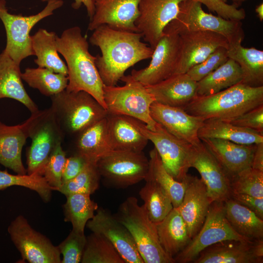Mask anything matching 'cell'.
Here are the masks:
<instances>
[{"label": "cell", "mask_w": 263, "mask_h": 263, "mask_svg": "<svg viewBox=\"0 0 263 263\" xmlns=\"http://www.w3.org/2000/svg\"><path fill=\"white\" fill-rule=\"evenodd\" d=\"M141 33L115 30L101 25L93 31L89 41L101 55L95 64L106 86H116L126 71L138 62L151 58L153 49L141 41Z\"/></svg>", "instance_id": "cell-1"}, {"label": "cell", "mask_w": 263, "mask_h": 263, "mask_svg": "<svg viewBox=\"0 0 263 263\" xmlns=\"http://www.w3.org/2000/svg\"><path fill=\"white\" fill-rule=\"evenodd\" d=\"M56 44L66 62L68 83L66 90L86 92L106 109L96 57L89 52L88 41L80 28L75 26L64 30L60 37L56 36Z\"/></svg>", "instance_id": "cell-2"}, {"label": "cell", "mask_w": 263, "mask_h": 263, "mask_svg": "<svg viewBox=\"0 0 263 263\" xmlns=\"http://www.w3.org/2000/svg\"><path fill=\"white\" fill-rule=\"evenodd\" d=\"M261 105L263 86L253 87L240 82L213 94L197 96L182 109L205 119L230 122Z\"/></svg>", "instance_id": "cell-3"}, {"label": "cell", "mask_w": 263, "mask_h": 263, "mask_svg": "<svg viewBox=\"0 0 263 263\" xmlns=\"http://www.w3.org/2000/svg\"><path fill=\"white\" fill-rule=\"evenodd\" d=\"M114 216L130 232L144 263H175L162 247L156 224L150 219L144 205H139L136 198H127Z\"/></svg>", "instance_id": "cell-4"}, {"label": "cell", "mask_w": 263, "mask_h": 263, "mask_svg": "<svg viewBox=\"0 0 263 263\" xmlns=\"http://www.w3.org/2000/svg\"><path fill=\"white\" fill-rule=\"evenodd\" d=\"M22 123L31 139L27 151V174L42 176L50 155L62 143L64 133L50 107L31 113Z\"/></svg>", "instance_id": "cell-5"}, {"label": "cell", "mask_w": 263, "mask_h": 263, "mask_svg": "<svg viewBox=\"0 0 263 263\" xmlns=\"http://www.w3.org/2000/svg\"><path fill=\"white\" fill-rule=\"evenodd\" d=\"M51 106L64 133L79 134L100 120L108 112L92 95L66 89L50 97Z\"/></svg>", "instance_id": "cell-6"}, {"label": "cell", "mask_w": 263, "mask_h": 263, "mask_svg": "<svg viewBox=\"0 0 263 263\" xmlns=\"http://www.w3.org/2000/svg\"><path fill=\"white\" fill-rule=\"evenodd\" d=\"M209 31L224 37L229 44L242 41L244 35L241 21L229 20L205 12L196 0H185L179 5L176 17L163 33L179 35L188 32Z\"/></svg>", "instance_id": "cell-7"}, {"label": "cell", "mask_w": 263, "mask_h": 263, "mask_svg": "<svg viewBox=\"0 0 263 263\" xmlns=\"http://www.w3.org/2000/svg\"><path fill=\"white\" fill-rule=\"evenodd\" d=\"M122 86L104 85L103 97L108 113L128 116L155 130L156 122L150 115V108L155 99L146 87L131 75H124Z\"/></svg>", "instance_id": "cell-8"}, {"label": "cell", "mask_w": 263, "mask_h": 263, "mask_svg": "<svg viewBox=\"0 0 263 263\" xmlns=\"http://www.w3.org/2000/svg\"><path fill=\"white\" fill-rule=\"evenodd\" d=\"M5 0H0V19L6 34V44L3 50L17 64L20 65L25 58L34 56L30 32L42 19L53 14L63 4L62 0H49L40 12L29 16L8 12Z\"/></svg>", "instance_id": "cell-9"}, {"label": "cell", "mask_w": 263, "mask_h": 263, "mask_svg": "<svg viewBox=\"0 0 263 263\" xmlns=\"http://www.w3.org/2000/svg\"><path fill=\"white\" fill-rule=\"evenodd\" d=\"M126 116L154 144L168 172L176 181L182 182L190 168L188 159L193 145L176 137L157 122L155 130L151 131L141 121Z\"/></svg>", "instance_id": "cell-10"}, {"label": "cell", "mask_w": 263, "mask_h": 263, "mask_svg": "<svg viewBox=\"0 0 263 263\" xmlns=\"http://www.w3.org/2000/svg\"><path fill=\"white\" fill-rule=\"evenodd\" d=\"M249 240L231 226L225 213L224 202L211 204L204 223L186 247L174 257L175 263H192L208 246L226 240Z\"/></svg>", "instance_id": "cell-11"}, {"label": "cell", "mask_w": 263, "mask_h": 263, "mask_svg": "<svg viewBox=\"0 0 263 263\" xmlns=\"http://www.w3.org/2000/svg\"><path fill=\"white\" fill-rule=\"evenodd\" d=\"M96 166L101 176L115 187L123 188L145 179L149 159L143 151L113 150L100 158Z\"/></svg>", "instance_id": "cell-12"}, {"label": "cell", "mask_w": 263, "mask_h": 263, "mask_svg": "<svg viewBox=\"0 0 263 263\" xmlns=\"http://www.w3.org/2000/svg\"><path fill=\"white\" fill-rule=\"evenodd\" d=\"M8 231L23 260L31 263H60L57 246L35 230L27 219L19 215L10 224Z\"/></svg>", "instance_id": "cell-13"}, {"label": "cell", "mask_w": 263, "mask_h": 263, "mask_svg": "<svg viewBox=\"0 0 263 263\" xmlns=\"http://www.w3.org/2000/svg\"><path fill=\"white\" fill-rule=\"evenodd\" d=\"M179 51V35L163 33L153 49L149 65L140 70H132L131 75L145 86L157 84L174 74Z\"/></svg>", "instance_id": "cell-14"}, {"label": "cell", "mask_w": 263, "mask_h": 263, "mask_svg": "<svg viewBox=\"0 0 263 263\" xmlns=\"http://www.w3.org/2000/svg\"><path fill=\"white\" fill-rule=\"evenodd\" d=\"M188 162L189 167L199 172L212 202L231 198L230 176L202 141L193 146Z\"/></svg>", "instance_id": "cell-15"}, {"label": "cell", "mask_w": 263, "mask_h": 263, "mask_svg": "<svg viewBox=\"0 0 263 263\" xmlns=\"http://www.w3.org/2000/svg\"><path fill=\"white\" fill-rule=\"evenodd\" d=\"M185 0H140L139 16L135 21L138 32L154 49L165 27L177 16Z\"/></svg>", "instance_id": "cell-16"}, {"label": "cell", "mask_w": 263, "mask_h": 263, "mask_svg": "<svg viewBox=\"0 0 263 263\" xmlns=\"http://www.w3.org/2000/svg\"><path fill=\"white\" fill-rule=\"evenodd\" d=\"M263 239L226 240L202 250L193 263H262Z\"/></svg>", "instance_id": "cell-17"}, {"label": "cell", "mask_w": 263, "mask_h": 263, "mask_svg": "<svg viewBox=\"0 0 263 263\" xmlns=\"http://www.w3.org/2000/svg\"><path fill=\"white\" fill-rule=\"evenodd\" d=\"M86 226L92 232L106 238L125 263H144L129 231L108 210L98 207Z\"/></svg>", "instance_id": "cell-18"}, {"label": "cell", "mask_w": 263, "mask_h": 263, "mask_svg": "<svg viewBox=\"0 0 263 263\" xmlns=\"http://www.w3.org/2000/svg\"><path fill=\"white\" fill-rule=\"evenodd\" d=\"M140 0H95L94 13L88 29L101 25L131 32H139L135 21L139 16Z\"/></svg>", "instance_id": "cell-19"}, {"label": "cell", "mask_w": 263, "mask_h": 263, "mask_svg": "<svg viewBox=\"0 0 263 263\" xmlns=\"http://www.w3.org/2000/svg\"><path fill=\"white\" fill-rule=\"evenodd\" d=\"M180 51L174 75L186 73L201 63L218 48H228L229 43L223 36L213 32L197 31L179 35Z\"/></svg>", "instance_id": "cell-20"}, {"label": "cell", "mask_w": 263, "mask_h": 263, "mask_svg": "<svg viewBox=\"0 0 263 263\" xmlns=\"http://www.w3.org/2000/svg\"><path fill=\"white\" fill-rule=\"evenodd\" d=\"M182 181L185 184V193L177 208L192 239L203 225L212 202L201 178L187 174Z\"/></svg>", "instance_id": "cell-21"}, {"label": "cell", "mask_w": 263, "mask_h": 263, "mask_svg": "<svg viewBox=\"0 0 263 263\" xmlns=\"http://www.w3.org/2000/svg\"><path fill=\"white\" fill-rule=\"evenodd\" d=\"M153 119L170 133L193 146L201 143L198 131L204 118L187 113L182 108L163 105L155 101L150 108Z\"/></svg>", "instance_id": "cell-22"}, {"label": "cell", "mask_w": 263, "mask_h": 263, "mask_svg": "<svg viewBox=\"0 0 263 263\" xmlns=\"http://www.w3.org/2000/svg\"><path fill=\"white\" fill-rule=\"evenodd\" d=\"M200 140L230 178L251 167L256 144H240L218 138Z\"/></svg>", "instance_id": "cell-23"}, {"label": "cell", "mask_w": 263, "mask_h": 263, "mask_svg": "<svg viewBox=\"0 0 263 263\" xmlns=\"http://www.w3.org/2000/svg\"><path fill=\"white\" fill-rule=\"evenodd\" d=\"M146 87L155 102L171 107L182 108L197 96V82L187 73L173 75Z\"/></svg>", "instance_id": "cell-24"}, {"label": "cell", "mask_w": 263, "mask_h": 263, "mask_svg": "<svg viewBox=\"0 0 263 263\" xmlns=\"http://www.w3.org/2000/svg\"><path fill=\"white\" fill-rule=\"evenodd\" d=\"M28 138L23 123L8 126L0 121V164L18 174H26L21 154Z\"/></svg>", "instance_id": "cell-25"}, {"label": "cell", "mask_w": 263, "mask_h": 263, "mask_svg": "<svg viewBox=\"0 0 263 263\" xmlns=\"http://www.w3.org/2000/svg\"><path fill=\"white\" fill-rule=\"evenodd\" d=\"M19 65L3 51L0 54V99L8 98L24 105L31 113L38 111L37 105L25 90Z\"/></svg>", "instance_id": "cell-26"}, {"label": "cell", "mask_w": 263, "mask_h": 263, "mask_svg": "<svg viewBox=\"0 0 263 263\" xmlns=\"http://www.w3.org/2000/svg\"><path fill=\"white\" fill-rule=\"evenodd\" d=\"M107 128L113 150L143 151L149 140L126 115L108 113Z\"/></svg>", "instance_id": "cell-27"}, {"label": "cell", "mask_w": 263, "mask_h": 263, "mask_svg": "<svg viewBox=\"0 0 263 263\" xmlns=\"http://www.w3.org/2000/svg\"><path fill=\"white\" fill-rule=\"evenodd\" d=\"M156 225L162 247L173 259L191 240L187 225L177 207H173L165 218Z\"/></svg>", "instance_id": "cell-28"}, {"label": "cell", "mask_w": 263, "mask_h": 263, "mask_svg": "<svg viewBox=\"0 0 263 263\" xmlns=\"http://www.w3.org/2000/svg\"><path fill=\"white\" fill-rule=\"evenodd\" d=\"M242 42L229 44L227 56L240 67L241 83L253 87L263 86V51L254 47H244Z\"/></svg>", "instance_id": "cell-29"}, {"label": "cell", "mask_w": 263, "mask_h": 263, "mask_svg": "<svg viewBox=\"0 0 263 263\" xmlns=\"http://www.w3.org/2000/svg\"><path fill=\"white\" fill-rule=\"evenodd\" d=\"M76 148L77 153L83 156L89 163L95 165L100 158L113 150L108 133L106 117L78 134Z\"/></svg>", "instance_id": "cell-30"}, {"label": "cell", "mask_w": 263, "mask_h": 263, "mask_svg": "<svg viewBox=\"0 0 263 263\" xmlns=\"http://www.w3.org/2000/svg\"><path fill=\"white\" fill-rule=\"evenodd\" d=\"M198 136L200 139L218 138L244 145L263 142V135L258 132L216 118L205 120Z\"/></svg>", "instance_id": "cell-31"}, {"label": "cell", "mask_w": 263, "mask_h": 263, "mask_svg": "<svg viewBox=\"0 0 263 263\" xmlns=\"http://www.w3.org/2000/svg\"><path fill=\"white\" fill-rule=\"evenodd\" d=\"M54 32L40 28L31 36L32 48L35 63L38 67L49 69L55 73L67 75L66 64L58 55Z\"/></svg>", "instance_id": "cell-32"}, {"label": "cell", "mask_w": 263, "mask_h": 263, "mask_svg": "<svg viewBox=\"0 0 263 263\" xmlns=\"http://www.w3.org/2000/svg\"><path fill=\"white\" fill-rule=\"evenodd\" d=\"M224 204L226 217L238 234L249 240L263 239V219L231 198Z\"/></svg>", "instance_id": "cell-33"}, {"label": "cell", "mask_w": 263, "mask_h": 263, "mask_svg": "<svg viewBox=\"0 0 263 263\" xmlns=\"http://www.w3.org/2000/svg\"><path fill=\"white\" fill-rule=\"evenodd\" d=\"M242 74L238 64L234 60H227L217 69L197 82V96L216 94L242 82Z\"/></svg>", "instance_id": "cell-34"}, {"label": "cell", "mask_w": 263, "mask_h": 263, "mask_svg": "<svg viewBox=\"0 0 263 263\" xmlns=\"http://www.w3.org/2000/svg\"><path fill=\"white\" fill-rule=\"evenodd\" d=\"M66 196V202L63 206L64 221L71 223L73 230L84 233L87 222L94 217L98 206L90 194L74 193Z\"/></svg>", "instance_id": "cell-35"}, {"label": "cell", "mask_w": 263, "mask_h": 263, "mask_svg": "<svg viewBox=\"0 0 263 263\" xmlns=\"http://www.w3.org/2000/svg\"><path fill=\"white\" fill-rule=\"evenodd\" d=\"M21 77L30 87L49 97L65 90L68 83L67 75L39 67L26 68Z\"/></svg>", "instance_id": "cell-36"}, {"label": "cell", "mask_w": 263, "mask_h": 263, "mask_svg": "<svg viewBox=\"0 0 263 263\" xmlns=\"http://www.w3.org/2000/svg\"><path fill=\"white\" fill-rule=\"evenodd\" d=\"M146 183L139 194L144 201L150 219L157 224L163 220L173 208L166 190L154 180L146 177Z\"/></svg>", "instance_id": "cell-37"}, {"label": "cell", "mask_w": 263, "mask_h": 263, "mask_svg": "<svg viewBox=\"0 0 263 263\" xmlns=\"http://www.w3.org/2000/svg\"><path fill=\"white\" fill-rule=\"evenodd\" d=\"M149 156V167L146 177L161 186L170 198L173 207H178L184 195V182L176 181L168 172L154 148L150 151Z\"/></svg>", "instance_id": "cell-38"}, {"label": "cell", "mask_w": 263, "mask_h": 263, "mask_svg": "<svg viewBox=\"0 0 263 263\" xmlns=\"http://www.w3.org/2000/svg\"><path fill=\"white\" fill-rule=\"evenodd\" d=\"M82 263H125L112 243L103 235L92 232L87 237Z\"/></svg>", "instance_id": "cell-39"}, {"label": "cell", "mask_w": 263, "mask_h": 263, "mask_svg": "<svg viewBox=\"0 0 263 263\" xmlns=\"http://www.w3.org/2000/svg\"><path fill=\"white\" fill-rule=\"evenodd\" d=\"M13 186L27 188L38 193L45 203L50 201L53 188L47 183L44 177L38 174H12L6 170H0V190Z\"/></svg>", "instance_id": "cell-40"}, {"label": "cell", "mask_w": 263, "mask_h": 263, "mask_svg": "<svg viewBox=\"0 0 263 263\" xmlns=\"http://www.w3.org/2000/svg\"><path fill=\"white\" fill-rule=\"evenodd\" d=\"M100 177L96 165L88 163L80 173L62 184L56 190L65 196L74 193L91 195L98 188Z\"/></svg>", "instance_id": "cell-41"}, {"label": "cell", "mask_w": 263, "mask_h": 263, "mask_svg": "<svg viewBox=\"0 0 263 263\" xmlns=\"http://www.w3.org/2000/svg\"><path fill=\"white\" fill-rule=\"evenodd\" d=\"M232 194H244L263 198V171L252 167L230 178Z\"/></svg>", "instance_id": "cell-42"}, {"label": "cell", "mask_w": 263, "mask_h": 263, "mask_svg": "<svg viewBox=\"0 0 263 263\" xmlns=\"http://www.w3.org/2000/svg\"><path fill=\"white\" fill-rule=\"evenodd\" d=\"M87 237L84 233L72 230L66 238L58 246L62 255V263H78L81 262Z\"/></svg>", "instance_id": "cell-43"}, {"label": "cell", "mask_w": 263, "mask_h": 263, "mask_svg": "<svg viewBox=\"0 0 263 263\" xmlns=\"http://www.w3.org/2000/svg\"><path fill=\"white\" fill-rule=\"evenodd\" d=\"M66 158L61 144H59L50 155L44 167L42 176L54 190H56L62 185V171Z\"/></svg>", "instance_id": "cell-44"}, {"label": "cell", "mask_w": 263, "mask_h": 263, "mask_svg": "<svg viewBox=\"0 0 263 263\" xmlns=\"http://www.w3.org/2000/svg\"><path fill=\"white\" fill-rule=\"evenodd\" d=\"M226 48L216 49L204 60L191 67L186 73L194 81L198 82L225 63L229 58Z\"/></svg>", "instance_id": "cell-45"}, {"label": "cell", "mask_w": 263, "mask_h": 263, "mask_svg": "<svg viewBox=\"0 0 263 263\" xmlns=\"http://www.w3.org/2000/svg\"><path fill=\"white\" fill-rule=\"evenodd\" d=\"M204 4L208 9L215 12L218 16L224 19L241 21L245 18L244 9H238V6L233 3L229 4L222 0H196Z\"/></svg>", "instance_id": "cell-46"}, {"label": "cell", "mask_w": 263, "mask_h": 263, "mask_svg": "<svg viewBox=\"0 0 263 263\" xmlns=\"http://www.w3.org/2000/svg\"><path fill=\"white\" fill-rule=\"evenodd\" d=\"M229 122L236 126L255 130L263 135V105L245 113Z\"/></svg>", "instance_id": "cell-47"}, {"label": "cell", "mask_w": 263, "mask_h": 263, "mask_svg": "<svg viewBox=\"0 0 263 263\" xmlns=\"http://www.w3.org/2000/svg\"><path fill=\"white\" fill-rule=\"evenodd\" d=\"M89 162L82 155L76 153L66 158L62 175V184L77 176Z\"/></svg>", "instance_id": "cell-48"}, {"label": "cell", "mask_w": 263, "mask_h": 263, "mask_svg": "<svg viewBox=\"0 0 263 263\" xmlns=\"http://www.w3.org/2000/svg\"><path fill=\"white\" fill-rule=\"evenodd\" d=\"M231 198L253 211L259 218L263 219V198L236 193L232 194Z\"/></svg>", "instance_id": "cell-49"}, {"label": "cell", "mask_w": 263, "mask_h": 263, "mask_svg": "<svg viewBox=\"0 0 263 263\" xmlns=\"http://www.w3.org/2000/svg\"><path fill=\"white\" fill-rule=\"evenodd\" d=\"M251 167L263 171V142L256 144Z\"/></svg>", "instance_id": "cell-50"}, {"label": "cell", "mask_w": 263, "mask_h": 263, "mask_svg": "<svg viewBox=\"0 0 263 263\" xmlns=\"http://www.w3.org/2000/svg\"><path fill=\"white\" fill-rule=\"evenodd\" d=\"M41 0L42 1H48L49 0ZM94 2L95 0H74V2L72 4V7L74 9L77 10L83 4L86 8L88 16L91 19L94 13Z\"/></svg>", "instance_id": "cell-51"}, {"label": "cell", "mask_w": 263, "mask_h": 263, "mask_svg": "<svg viewBox=\"0 0 263 263\" xmlns=\"http://www.w3.org/2000/svg\"><path fill=\"white\" fill-rule=\"evenodd\" d=\"M255 12L261 21L263 20V3L258 5L255 8Z\"/></svg>", "instance_id": "cell-52"}, {"label": "cell", "mask_w": 263, "mask_h": 263, "mask_svg": "<svg viewBox=\"0 0 263 263\" xmlns=\"http://www.w3.org/2000/svg\"><path fill=\"white\" fill-rule=\"evenodd\" d=\"M233 2V3L238 6L240 3L243 1L245 0H232Z\"/></svg>", "instance_id": "cell-53"}, {"label": "cell", "mask_w": 263, "mask_h": 263, "mask_svg": "<svg viewBox=\"0 0 263 263\" xmlns=\"http://www.w3.org/2000/svg\"><path fill=\"white\" fill-rule=\"evenodd\" d=\"M224 2H227V0H222Z\"/></svg>", "instance_id": "cell-54"}]
</instances>
